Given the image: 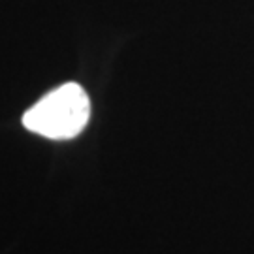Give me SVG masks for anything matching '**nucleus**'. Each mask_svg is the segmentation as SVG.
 Returning a JSON list of instances; mask_svg holds the SVG:
<instances>
[{"label": "nucleus", "mask_w": 254, "mask_h": 254, "mask_svg": "<svg viewBox=\"0 0 254 254\" xmlns=\"http://www.w3.org/2000/svg\"><path fill=\"white\" fill-rule=\"evenodd\" d=\"M89 117V94L77 83H64L25 111L23 127L47 139L66 141L81 134Z\"/></svg>", "instance_id": "1"}]
</instances>
